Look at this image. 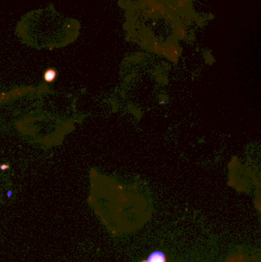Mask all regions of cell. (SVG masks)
I'll return each instance as SVG.
<instances>
[{"label":"cell","instance_id":"cell-1","mask_svg":"<svg viewBox=\"0 0 261 262\" xmlns=\"http://www.w3.org/2000/svg\"><path fill=\"white\" fill-rule=\"evenodd\" d=\"M57 71L54 68H48L44 73V80L47 83H51L56 79Z\"/></svg>","mask_w":261,"mask_h":262},{"label":"cell","instance_id":"cell-2","mask_svg":"<svg viewBox=\"0 0 261 262\" xmlns=\"http://www.w3.org/2000/svg\"><path fill=\"white\" fill-rule=\"evenodd\" d=\"M147 262H165V255L162 252L156 251L149 255Z\"/></svg>","mask_w":261,"mask_h":262},{"label":"cell","instance_id":"cell-3","mask_svg":"<svg viewBox=\"0 0 261 262\" xmlns=\"http://www.w3.org/2000/svg\"><path fill=\"white\" fill-rule=\"evenodd\" d=\"M25 93H26V90H25V89L17 88L12 90L10 92V94L12 97H15V98H16V97H21V96H22L23 94H25Z\"/></svg>","mask_w":261,"mask_h":262},{"label":"cell","instance_id":"cell-4","mask_svg":"<svg viewBox=\"0 0 261 262\" xmlns=\"http://www.w3.org/2000/svg\"><path fill=\"white\" fill-rule=\"evenodd\" d=\"M9 100V95L8 94L2 93L0 94V102H4V101H8Z\"/></svg>","mask_w":261,"mask_h":262},{"label":"cell","instance_id":"cell-5","mask_svg":"<svg viewBox=\"0 0 261 262\" xmlns=\"http://www.w3.org/2000/svg\"><path fill=\"white\" fill-rule=\"evenodd\" d=\"M9 169V166L8 164H2L0 165V169L1 170H6Z\"/></svg>","mask_w":261,"mask_h":262},{"label":"cell","instance_id":"cell-6","mask_svg":"<svg viewBox=\"0 0 261 262\" xmlns=\"http://www.w3.org/2000/svg\"><path fill=\"white\" fill-rule=\"evenodd\" d=\"M12 191H9L7 193V196H8V197H10L11 196H12Z\"/></svg>","mask_w":261,"mask_h":262},{"label":"cell","instance_id":"cell-7","mask_svg":"<svg viewBox=\"0 0 261 262\" xmlns=\"http://www.w3.org/2000/svg\"><path fill=\"white\" fill-rule=\"evenodd\" d=\"M143 262H147V261H143Z\"/></svg>","mask_w":261,"mask_h":262}]
</instances>
